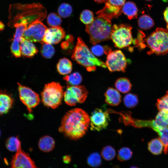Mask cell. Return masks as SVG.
<instances>
[{
	"mask_svg": "<svg viewBox=\"0 0 168 168\" xmlns=\"http://www.w3.org/2000/svg\"><path fill=\"white\" fill-rule=\"evenodd\" d=\"M14 26L16 28L14 39L11 46V52L12 55L16 58L20 57L21 53L20 44L24 32L28 26L25 23L20 22L15 24Z\"/></svg>",
	"mask_w": 168,
	"mask_h": 168,
	"instance_id": "obj_13",
	"label": "cell"
},
{
	"mask_svg": "<svg viewBox=\"0 0 168 168\" xmlns=\"http://www.w3.org/2000/svg\"><path fill=\"white\" fill-rule=\"evenodd\" d=\"M90 124V118L82 109L75 108L64 115L59 128V132L70 139L76 140L83 137Z\"/></svg>",
	"mask_w": 168,
	"mask_h": 168,
	"instance_id": "obj_1",
	"label": "cell"
},
{
	"mask_svg": "<svg viewBox=\"0 0 168 168\" xmlns=\"http://www.w3.org/2000/svg\"><path fill=\"white\" fill-rule=\"evenodd\" d=\"M105 101L107 104L112 106H116L121 101V96L119 91L112 87H109L105 94Z\"/></svg>",
	"mask_w": 168,
	"mask_h": 168,
	"instance_id": "obj_17",
	"label": "cell"
},
{
	"mask_svg": "<svg viewBox=\"0 0 168 168\" xmlns=\"http://www.w3.org/2000/svg\"><path fill=\"white\" fill-rule=\"evenodd\" d=\"M40 53L44 57L50 58L54 56L55 49L51 44L44 43L41 48Z\"/></svg>",
	"mask_w": 168,
	"mask_h": 168,
	"instance_id": "obj_34",
	"label": "cell"
},
{
	"mask_svg": "<svg viewBox=\"0 0 168 168\" xmlns=\"http://www.w3.org/2000/svg\"><path fill=\"white\" fill-rule=\"evenodd\" d=\"M58 12L60 16L65 18L70 16L72 12V9L70 4L67 3H63L59 6Z\"/></svg>",
	"mask_w": 168,
	"mask_h": 168,
	"instance_id": "obj_33",
	"label": "cell"
},
{
	"mask_svg": "<svg viewBox=\"0 0 168 168\" xmlns=\"http://www.w3.org/2000/svg\"><path fill=\"white\" fill-rule=\"evenodd\" d=\"M164 19L166 23V26L168 30V7H167L163 13Z\"/></svg>",
	"mask_w": 168,
	"mask_h": 168,
	"instance_id": "obj_40",
	"label": "cell"
},
{
	"mask_svg": "<svg viewBox=\"0 0 168 168\" xmlns=\"http://www.w3.org/2000/svg\"><path fill=\"white\" fill-rule=\"evenodd\" d=\"M47 21L48 25L52 27L59 26L62 22L60 16L55 13H50L48 15Z\"/></svg>",
	"mask_w": 168,
	"mask_h": 168,
	"instance_id": "obj_36",
	"label": "cell"
},
{
	"mask_svg": "<svg viewBox=\"0 0 168 168\" xmlns=\"http://www.w3.org/2000/svg\"><path fill=\"white\" fill-rule=\"evenodd\" d=\"M65 31L60 26L52 27L47 28L44 36L43 44H58L65 37Z\"/></svg>",
	"mask_w": 168,
	"mask_h": 168,
	"instance_id": "obj_14",
	"label": "cell"
},
{
	"mask_svg": "<svg viewBox=\"0 0 168 168\" xmlns=\"http://www.w3.org/2000/svg\"><path fill=\"white\" fill-rule=\"evenodd\" d=\"M96 2L98 3H102L105 2L106 0H94Z\"/></svg>",
	"mask_w": 168,
	"mask_h": 168,
	"instance_id": "obj_43",
	"label": "cell"
},
{
	"mask_svg": "<svg viewBox=\"0 0 168 168\" xmlns=\"http://www.w3.org/2000/svg\"><path fill=\"white\" fill-rule=\"evenodd\" d=\"M20 99L30 113L40 102L39 95L30 88L17 83Z\"/></svg>",
	"mask_w": 168,
	"mask_h": 168,
	"instance_id": "obj_9",
	"label": "cell"
},
{
	"mask_svg": "<svg viewBox=\"0 0 168 168\" xmlns=\"http://www.w3.org/2000/svg\"><path fill=\"white\" fill-rule=\"evenodd\" d=\"M63 79L66 81L69 86L78 85L82 81V77L78 72H75L64 77Z\"/></svg>",
	"mask_w": 168,
	"mask_h": 168,
	"instance_id": "obj_28",
	"label": "cell"
},
{
	"mask_svg": "<svg viewBox=\"0 0 168 168\" xmlns=\"http://www.w3.org/2000/svg\"><path fill=\"white\" fill-rule=\"evenodd\" d=\"M63 160L64 163L68 164L70 162L71 158L69 156L67 155L63 157Z\"/></svg>",
	"mask_w": 168,
	"mask_h": 168,
	"instance_id": "obj_41",
	"label": "cell"
},
{
	"mask_svg": "<svg viewBox=\"0 0 168 168\" xmlns=\"http://www.w3.org/2000/svg\"><path fill=\"white\" fill-rule=\"evenodd\" d=\"M20 46L21 54L24 57L31 58L38 52L35 45L31 42L23 37L20 42Z\"/></svg>",
	"mask_w": 168,
	"mask_h": 168,
	"instance_id": "obj_16",
	"label": "cell"
},
{
	"mask_svg": "<svg viewBox=\"0 0 168 168\" xmlns=\"http://www.w3.org/2000/svg\"><path fill=\"white\" fill-rule=\"evenodd\" d=\"M11 165V168H37L29 155L22 151L21 148L13 157Z\"/></svg>",
	"mask_w": 168,
	"mask_h": 168,
	"instance_id": "obj_12",
	"label": "cell"
},
{
	"mask_svg": "<svg viewBox=\"0 0 168 168\" xmlns=\"http://www.w3.org/2000/svg\"><path fill=\"white\" fill-rule=\"evenodd\" d=\"M71 58L89 72L95 71L97 67L106 68L105 63L94 56L80 37L77 38Z\"/></svg>",
	"mask_w": 168,
	"mask_h": 168,
	"instance_id": "obj_2",
	"label": "cell"
},
{
	"mask_svg": "<svg viewBox=\"0 0 168 168\" xmlns=\"http://www.w3.org/2000/svg\"></svg>",
	"mask_w": 168,
	"mask_h": 168,
	"instance_id": "obj_47",
	"label": "cell"
},
{
	"mask_svg": "<svg viewBox=\"0 0 168 168\" xmlns=\"http://www.w3.org/2000/svg\"><path fill=\"white\" fill-rule=\"evenodd\" d=\"M58 72L62 75H67L70 73L72 69V64L68 59L63 58L59 61L57 65Z\"/></svg>",
	"mask_w": 168,
	"mask_h": 168,
	"instance_id": "obj_21",
	"label": "cell"
},
{
	"mask_svg": "<svg viewBox=\"0 0 168 168\" xmlns=\"http://www.w3.org/2000/svg\"><path fill=\"white\" fill-rule=\"evenodd\" d=\"M112 26L111 20L97 16L91 23L86 26L90 43L95 45L110 39Z\"/></svg>",
	"mask_w": 168,
	"mask_h": 168,
	"instance_id": "obj_3",
	"label": "cell"
},
{
	"mask_svg": "<svg viewBox=\"0 0 168 168\" xmlns=\"http://www.w3.org/2000/svg\"><path fill=\"white\" fill-rule=\"evenodd\" d=\"M107 55L105 64L110 72L125 71L128 62L121 51L111 50Z\"/></svg>",
	"mask_w": 168,
	"mask_h": 168,
	"instance_id": "obj_8",
	"label": "cell"
},
{
	"mask_svg": "<svg viewBox=\"0 0 168 168\" xmlns=\"http://www.w3.org/2000/svg\"><path fill=\"white\" fill-rule=\"evenodd\" d=\"M106 48V46L103 47L100 45H95L92 47L91 50L94 54L100 56L105 53Z\"/></svg>",
	"mask_w": 168,
	"mask_h": 168,
	"instance_id": "obj_38",
	"label": "cell"
},
{
	"mask_svg": "<svg viewBox=\"0 0 168 168\" xmlns=\"http://www.w3.org/2000/svg\"><path fill=\"white\" fill-rule=\"evenodd\" d=\"M39 149L44 152H49L52 151L55 147L54 139L51 137L46 135L42 137L38 142Z\"/></svg>",
	"mask_w": 168,
	"mask_h": 168,
	"instance_id": "obj_18",
	"label": "cell"
},
{
	"mask_svg": "<svg viewBox=\"0 0 168 168\" xmlns=\"http://www.w3.org/2000/svg\"><path fill=\"white\" fill-rule=\"evenodd\" d=\"M88 91L83 86H68L64 92L65 103L71 106L83 103L88 95Z\"/></svg>",
	"mask_w": 168,
	"mask_h": 168,
	"instance_id": "obj_7",
	"label": "cell"
},
{
	"mask_svg": "<svg viewBox=\"0 0 168 168\" xmlns=\"http://www.w3.org/2000/svg\"><path fill=\"white\" fill-rule=\"evenodd\" d=\"M150 49L149 55H164L168 53V30L157 28L146 39Z\"/></svg>",
	"mask_w": 168,
	"mask_h": 168,
	"instance_id": "obj_4",
	"label": "cell"
},
{
	"mask_svg": "<svg viewBox=\"0 0 168 168\" xmlns=\"http://www.w3.org/2000/svg\"><path fill=\"white\" fill-rule=\"evenodd\" d=\"M132 155L133 152L128 147H124L118 151L117 158L120 161H125L130 159Z\"/></svg>",
	"mask_w": 168,
	"mask_h": 168,
	"instance_id": "obj_31",
	"label": "cell"
},
{
	"mask_svg": "<svg viewBox=\"0 0 168 168\" xmlns=\"http://www.w3.org/2000/svg\"><path fill=\"white\" fill-rule=\"evenodd\" d=\"M124 103L126 107L132 108L135 107L138 104V100L136 95L130 93L126 95L123 99Z\"/></svg>",
	"mask_w": 168,
	"mask_h": 168,
	"instance_id": "obj_30",
	"label": "cell"
},
{
	"mask_svg": "<svg viewBox=\"0 0 168 168\" xmlns=\"http://www.w3.org/2000/svg\"><path fill=\"white\" fill-rule=\"evenodd\" d=\"M156 105L160 110H164L168 113V91L166 94L157 100Z\"/></svg>",
	"mask_w": 168,
	"mask_h": 168,
	"instance_id": "obj_37",
	"label": "cell"
},
{
	"mask_svg": "<svg viewBox=\"0 0 168 168\" xmlns=\"http://www.w3.org/2000/svg\"><path fill=\"white\" fill-rule=\"evenodd\" d=\"M63 87L58 82H52L46 84L41 92V100L48 107L55 109L60 105L63 97Z\"/></svg>",
	"mask_w": 168,
	"mask_h": 168,
	"instance_id": "obj_5",
	"label": "cell"
},
{
	"mask_svg": "<svg viewBox=\"0 0 168 168\" xmlns=\"http://www.w3.org/2000/svg\"><path fill=\"white\" fill-rule=\"evenodd\" d=\"M122 11L129 20L137 18L138 15L137 7L135 3L132 1L125 2L122 7Z\"/></svg>",
	"mask_w": 168,
	"mask_h": 168,
	"instance_id": "obj_19",
	"label": "cell"
},
{
	"mask_svg": "<svg viewBox=\"0 0 168 168\" xmlns=\"http://www.w3.org/2000/svg\"><path fill=\"white\" fill-rule=\"evenodd\" d=\"M122 8L113 6L105 2L103 8L96 13L98 16L111 21L113 18H117L121 15Z\"/></svg>",
	"mask_w": 168,
	"mask_h": 168,
	"instance_id": "obj_15",
	"label": "cell"
},
{
	"mask_svg": "<svg viewBox=\"0 0 168 168\" xmlns=\"http://www.w3.org/2000/svg\"><path fill=\"white\" fill-rule=\"evenodd\" d=\"M162 0L165 2H168V0Z\"/></svg>",
	"mask_w": 168,
	"mask_h": 168,
	"instance_id": "obj_45",
	"label": "cell"
},
{
	"mask_svg": "<svg viewBox=\"0 0 168 168\" xmlns=\"http://www.w3.org/2000/svg\"><path fill=\"white\" fill-rule=\"evenodd\" d=\"M164 148L163 144L159 138H155L150 141L148 144V149L152 154H161Z\"/></svg>",
	"mask_w": 168,
	"mask_h": 168,
	"instance_id": "obj_23",
	"label": "cell"
},
{
	"mask_svg": "<svg viewBox=\"0 0 168 168\" xmlns=\"http://www.w3.org/2000/svg\"><path fill=\"white\" fill-rule=\"evenodd\" d=\"M4 25L3 23L0 21V30H2L4 28Z\"/></svg>",
	"mask_w": 168,
	"mask_h": 168,
	"instance_id": "obj_42",
	"label": "cell"
},
{
	"mask_svg": "<svg viewBox=\"0 0 168 168\" xmlns=\"http://www.w3.org/2000/svg\"><path fill=\"white\" fill-rule=\"evenodd\" d=\"M86 161L88 165L93 168L99 167L102 162L101 156L97 152H93L90 154L87 158Z\"/></svg>",
	"mask_w": 168,
	"mask_h": 168,
	"instance_id": "obj_29",
	"label": "cell"
},
{
	"mask_svg": "<svg viewBox=\"0 0 168 168\" xmlns=\"http://www.w3.org/2000/svg\"><path fill=\"white\" fill-rule=\"evenodd\" d=\"M94 19L93 12L89 10H85L81 13L80 19L84 24L87 25L91 23Z\"/></svg>",
	"mask_w": 168,
	"mask_h": 168,
	"instance_id": "obj_35",
	"label": "cell"
},
{
	"mask_svg": "<svg viewBox=\"0 0 168 168\" xmlns=\"http://www.w3.org/2000/svg\"><path fill=\"white\" fill-rule=\"evenodd\" d=\"M47 29L41 21H36L27 26L23 37L31 42H40L43 44V40Z\"/></svg>",
	"mask_w": 168,
	"mask_h": 168,
	"instance_id": "obj_10",
	"label": "cell"
},
{
	"mask_svg": "<svg viewBox=\"0 0 168 168\" xmlns=\"http://www.w3.org/2000/svg\"><path fill=\"white\" fill-rule=\"evenodd\" d=\"M145 0L149 1H151L152 0Z\"/></svg>",
	"mask_w": 168,
	"mask_h": 168,
	"instance_id": "obj_46",
	"label": "cell"
},
{
	"mask_svg": "<svg viewBox=\"0 0 168 168\" xmlns=\"http://www.w3.org/2000/svg\"><path fill=\"white\" fill-rule=\"evenodd\" d=\"M7 149L11 152H16L21 148V143L18 137H12L8 138L6 142Z\"/></svg>",
	"mask_w": 168,
	"mask_h": 168,
	"instance_id": "obj_27",
	"label": "cell"
},
{
	"mask_svg": "<svg viewBox=\"0 0 168 168\" xmlns=\"http://www.w3.org/2000/svg\"><path fill=\"white\" fill-rule=\"evenodd\" d=\"M138 26L142 29L147 30L154 25L152 19L149 15L144 14L139 17L138 20Z\"/></svg>",
	"mask_w": 168,
	"mask_h": 168,
	"instance_id": "obj_24",
	"label": "cell"
},
{
	"mask_svg": "<svg viewBox=\"0 0 168 168\" xmlns=\"http://www.w3.org/2000/svg\"><path fill=\"white\" fill-rule=\"evenodd\" d=\"M114 85L119 91L123 93L128 92L132 88V84L130 81L125 77H120L117 79Z\"/></svg>",
	"mask_w": 168,
	"mask_h": 168,
	"instance_id": "obj_22",
	"label": "cell"
},
{
	"mask_svg": "<svg viewBox=\"0 0 168 168\" xmlns=\"http://www.w3.org/2000/svg\"><path fill=\"white\" fill-rule=\"evenodd\" d=\"M132 28L131 26L126 24H114L112 26L110 39L115 47L122 49L132 44L133 40Z\"/></svg>",
	"mask_w": 168,
	"mask_h": 168,
	"instance_id": "obj_6",
	"label": "cell"
},
{
	"mask_svg": "<svg viewBox=\"0 0 168 168\" xmlns=\"http://www.w3.org/2000/svg\"><path fill=\"white\" fill-rule=\"evenodd\" d=\"M101 155L105 160L106 161H110L115 157L116 152L113 147L108 145L102 148L101 151Z\"/></svg>",
	"mask_w": 168,
	"mask_h": 168,
	"instance_id": "obj_32",
	"label": "cell"
},
{
	"mask_svg": "<svg viewBox=\"0 0 168 168\" xmlns=\"http://www.w3.org/2000/svg\"><path fill=\"white\" fill-rule=\"evenodd\" d=\"M13 100L9 95L0 94V114L7 113L11 108Z\"/></svg>",
	"mask_w": 168,
	"mask_h": 168,
	"instance_id": "obj_20",
	"label": "cell"
},
{
	"mask_svg": "<svg viewBox=\"0 0 168 168\" xmlns=\"http://www.w3.org/2000/svg\"><path fill=\"white\" fill-rule=\"evenodd\" d=\"M90 118V128L94 131H100L105 129L110 120L108 112L99 108L92 112Z\"/></svg>",
	"mask_w": 168,
	"mask_h": 168,
	"instance_id": "obj_11",
	"label": "cell"
},
{
	"mask_svg": "<svg viewBox=\"0 0 168 168\" xmlns=\"http://www.w3.org/2000/svg\"><path fill=\"white\" fill-rule=\"evenodd\" d=\"M154 120L157 126L162 128H168V113L164 110H160Z\"/></svg>",
	"mask_w": 168,
	"mask_h": 168,
	"instance_id": "obj_25",
	"label": "cell"
},
{
	"mask_svg": "<svg viewBox=\"0 0 168 168\" xmlns=\"http://www.w3.org/2000/svg\"><path fill=\"white\" fill-rule=\"evenodd\" d=\"M130 168H139L138 167L136 166H133L130 167Z\"/></svg>",
	"mask_w": 168,
	"mask_h": 168,
	"instance_id": "obj_44",
	"label": "cell"
},
{
	"mask_svg": "<svg viewBox=\"0 0 168 168\" xmlns=\"http://www.w3.org/2000/svg\"><path fill=\"white\" fill-rule=\"evenodd\" d=\"M156 132L163 144L164 152L166 154L168 153V128L160 127Z\"/></svg>",
	"mask_w": 168,
	"mask_h": 168,
	"instance_id": "obj_26",
	"label": "cell"
},
{
	"mask_svg": "<svg viewBox=\"0 0 168 168\" xmlns=\"http://www.w3.org/2000/svg\"><path fill=\"white\" fill-rule=\"evenodd\" d=\"M126 0H106L105 2H107L110 4L121 8L125 2Z\"/></svg>",
	"mask_w": 168,
	"mask_h": 168,
	"instance_id": "obj_39",
	"label": "cell"
}]
</instances>
